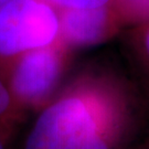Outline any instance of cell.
Returning <instances> with one entry per match:
<instances>
[{
    "label": "cell",
    "mask_w": 149,
    "mask_h": 149,
    "mask_svg": "<svg viewBox=\"0 0 149 149\" xmlns=\"http://www.w3.org/2000/svg\"><path fill=\"white\" fill-rule=\"evenodd\" d=\"M19 124L6 123L0 124V149H12L13 140Z\"/></svg>",
    "instance_id": "ba28073f"
},
{
    "label": "cell",
    "mask_w": 149,
    "mask_h": 149,
    "mask_svg": "<svg viewBox=\"0 0 149 149\" xmlns=\"http://www.w3.org/2000/svg\"><path fill=\"white\" fill-rule=\"evenodd\" d=\"M7 1H8V0H0V9L7 3Z\"/></svg>",
    "instance_id": "30bf717a"
},
{
    "label": "cell",
    "mask_w": 149,
    "mask_h": 149,
    "mask_svg": "<svg viewBox=\"0 0 149 149\" xmlns=\"http://www.w3.org/2000/svg\"><path fill=\"white\" fill-rule=\"evenodd\" d=\"M124 18L117 5L97 8L64 9L60 13V39L65 48L100 44L116 31Z\"/></svg>",
    "instance_id": "277c9868"
},
{
    "label": "cell",
    "mask_w": 149,
    "mask_h": 149,
    "mask_svg": "<svg viewBox=\"0 0 149 149\" xmlns=\"http://www.w3.org/2000/svg\"><path fill=\"white\" fill-rule=\"evenodd\" d=\"M124 112L112 77L82 73L38 111L21 149H118Z\"/></svg>",
    "instance_id": "6da1fadb"
},
{
    "label": "cell",
    "mask_w": 149,
    "mask_h": 149,
    "mask_svg": "<svg viewBox=\"0 0 149 149\" xmlns=\"http://www.w3.org/2000/svg\"><path fill=\"white\" fill-rule=\"evenodd\" d=\"M140 44H141V50L144 52L145 58L149 62V26L141 30V33H140Z\"/></svg>",
    "instance_id": "9c48e42d"
},
{
    "label": "cell",
    "mask_w": 149,
    "mask_h": 149,
    "mask_svg": "<svg viewBox=\"0 0 149 149\" xmlns=\"http://www.w3.org/2000/svg\"><path fill=\"white\" fill-rule=\"evenodd\" d=\"M66 48L58 41L12 61L5 71L15 107L22 118L41 109L59 92L65 70Z\"/></svg>",
    "instance_id": "3957f363"
},
{
    "label": "cell",
    "mask_w": 149,
    "mask_h": 149,
    "mask_svg": "<svg viewBox=\"0 0 149 149\" xmlns=\"http://www.w3.org/2000/svg\"><path fill=\"white\" fill-rule=\"evenodd\" d=\"M60 39V15L45 0H8L0 9V73L22 54Z\"/></svg>",
    "instance_id": "7a4b0ae2"
},
{
    "label": "cell",
    "mask_w": 149,
    "mask_h": 149,
    "mask_svg": "<svg viewBox=\"0 0 149 149\" xmlns=\"http://www.w3.org/2000/svg\"><path fill=\"white\" fill-rule=\"evenodd\" d=\"M22 117L18 114L13 98L9 90L5 75L0 73V124L16 123L20 124Z\"/></svg>",
    "instance_id": "5b68a950"
},
{
    "label": "cell",
    "mask_w": 149,
    "mask_h": 149,
    "mask_svg": "<svg viewBox=\"0 0 149 149\" xmlns=\"http://www.w3.org/2000/svg\"><path fill=\"white\" fill-rule=\"evenodd\" d=\"M124 18L149 20V0H118Z\"/></svg>",
    "instance_id": "8992f818"
},
{
    "label": "cell",
    "mask_w": 149,
    "mask_h": 149,
    "mask_svg": "<svg viewBox=\"0 0 149 149\" xmlns=\"http://www.w3.org/2000/svg\"><path fill=\"white\" fill-rule=\"evenodd\" d=\"M55 8L64 9H84V8H97L108 5H117L118 0H45Z\"/></svg>",
    "instance_id": "52a82bcc"
}]
</instances>
